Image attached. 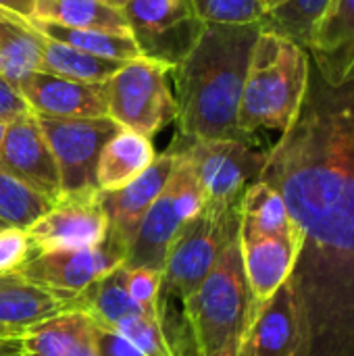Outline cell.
Wrapping results in <instances>:
<instances>
[{
  "label": "cell",
  "mask_w": 354,
  "mask_h": 356,
  "mask_svg": "<svg viewBox=\"0 0 354 356\" xmlns=\"http://www.w3.org/2000/svg\"><path fill=\"white\" fill-rule=\"evenodd\" d=\"M188 159L204 202L232 204L238 202L248 184L257 181L267 150H257L250 142L240 140H196L173 142Z\"/></svg>",
  "instance_id": "ba28073f"
},
{
  "label": "cell",
  "mask_w": 354,
  "mask_h": 356,
  "mask_svg": "<svg viewBox=\"0 0 354 356\" xmlns=\"http://www.w3.org/2000/svg\"><path fill=\"white\" fill-rule=\"evenodd\" d=\"M73 300L65 298L19 271L0 275V327L25 332L27 327L71 311Z\"/></svg>",
  "instance_id": "d6986e66"
},
{
  "label": "cell",
  "mask_w": 354,
  "mask_h": 356,
  "mask_svg": "<svg viewBox=\"0 0 354 356\" xmlns=\"http://www.w3.org/2000/svg\"><path fill=\"white\" fill-rule=\"evenodd\" d=\"M31 257V242L21 227L0 229V275L19 271Z\"/></svg>",
  "instance_id": "d6a6232c"
},
{
  "label": "cell",
  "mask_w": 354,
  "mask_h": 356,
  "mask_svg": "<svg viewBox=\"0 0 354 356\" xmlns=\"http://www.w3.org/2000/svg\"><path fill=\"white\" fill-rule=\"evenodd\" d=\"M259 179L303 232L292 280L307 356H354V79L330 86L311 63L300 113L267 150Z\"/></svg>",
  "instance_id": "6da1fadb"
},
{
  "label": "cell",
  "mask_w": 354,
  "mask_h": 356,
  "mask_svg": "<svg viewBox=\"0 0 354 356\" xmlns=\"http://www.w3.org/2000/svg\"><path fill=\"white\" fill-rule=\"evenodd\" d=\"M123 261L125 259L104 240L83 250L33 252L19 273L29 282L75 300L94 282L121 267Z\"/></svg>",
  "instance_id": "7c38bea8"
},
{
  "label": "cell",
  "mask_w": 354,
  "mask_h": 356,
  "mask_svg": "<svg viewBox=\"0 0 354 356\" xmlns=\"http://www.w3.org/2000/svg\"><path fill=\"white\" fill-rule=\"evenodd\" d=\"M307 50L330 86L354 79V0H330Z\"/></svg>",
  "instance_id": "e0dca14e"
},
{
  "label": "cell",
  "mask_w": 354,
  "mask_h": 356,
  "mask_svg": "<svg viewBox=\"0 0 354 356\" xmlns=\"http://www.w3.org/2000/svg\"><path fill=\"white\" fill-rule=\"evenodd\" d=\"M42 40L44 35L29 19L0 6V77L17 86L40 71Z\"/></svg>",
  "instance_id": "44dd1931"
},
{
  "label": "cell",
  "mask_w": 354,
  "mask_h": 356,
  "mask_svg": "<svg viewBox=\"0 0 354 356\" xmlns=\"http://www.w3.org/2000/svg\"><path fill=\"white\" fill-rule=\"evenodd\" d=\"M31 19L77 29L129 31L123 10L106 0H33Z\"/></svg>",
  "instance_id": "cb8c5ba5"
},
{
  "label": "cell",
  "mask_w": 354,
  "mask_h": 356,
  "mask_svg": "<svg viewBox=\"0 0 354 356\" xmlns=\"http://www.w3.org/2000/svg\"><path fill=\"white\" fill-rule=\"evenodd\" d=\"M238 236L240 200L232 204L204 202L200 213L182 225L169 250L163 271V288L184 302L202 284Z\"/></svg>",
  "instance_id": "5b68a950"
},
{
  "label": "cell",
  "mask_w": 354,
  "mask_h": 356,
  "mask_svg": "<svg viewBox=\"0 0 354 356\" xmlns=\"http://www.w3.org/2000/svg\"><path fill=\"white\" fill-rule=\"evenodd\" d=\"M144 58L177 67L202 31L192 0H129L123 8Z\"/></svg>",
  "instance_id": "9c48e42d"
},
{
  "label": "cell",
  "mask_w": 354,
  "mask_h": 356,
  "mask_svg": "<svg viewBox=\"0 0 354 356\" xmlns=\"http://www.w3.org/2000/svg\"><path fill=\"white\" fill-rule=\"evenodd\" d=\"M177 163V150L171 146L163 154H156L152 165L129 181L125 188L108 194H100V204L108 219L106 242L125 259L136 229L154 200L161 196ZM125 263V261H123Z\"/></svg>",
  "instance_id": "4fadbf2b"
},
{
  "label": "cell",
  "mask_w": 354,
  "mask_h": 356,
  "mask_svg": "<svg viewBox=\"0 0 354 356\" xmlns=\"http://www.w3.org/2000/svg\"><path fill=\"white\" fill-rule=\"evenodd\" d=\"M108 4H113V6H117V8H123L129 0H106Z\"/></svg>",
  "instance_id": "60d3db41"
},
{
  "label": "cell",
  "mask_w": 354,
  "mask_h": 356,
  "mask_svg": "<svg viewBox=\"0 0 354 356\" xmlns=\"http://www.w3.org/2000/svg\"><path fill=\"white\" fill-rule=\"evenodd\" d=\"M4 336H23V332L8 330V327H0V338H4Z\"/></svg>",
  "instance_id": "ab89813d"
},
{
  "label": "cell",
  "mask_w": 354,
  "mask_h": 356,
  "mask_svg": "<svg viewBox=\"0 0 354 356\" xmlns=\"http://www.w3.org/2000/svg\"><path fill=\"white\" fill-rule=\"evenodd\" d=\"M125 63L127 60H113V58H102V56L81 52L77 48H71V46H67L63 42H56V40H50L46 35L42 40L40 71L52 73V75H58V77H67V79H73V81L104 83Z\"/></svg>",
  "instance_id": "d4e9b609"
},
{
  "label": "cell",
  "mask_w": 354,
  "mask_h": 356,
  "mask_svg": "<svg viewBox=\"0 0 354 356\" xmlns=\"http://www.w3.org/2000/svg\"><path fill=\"white\" fill-rule=\"evenodd\" d=\"M259 31L261 23L202 25L198 40L173 69L177 88V140L250 142L240 131L238 113Z\"/></svg>",
  "instance_id": "7a4b0ae2"
},
{
  "label": "cell",
  "mask_w": 354,
  "mask_h": 356,
  "mask_svg": "<svg viewBox=\"0 0 354 356\" xmlns=\"http://www.w3.org/2000/svg\"><path fill=\"white\" fill-rule=\"evenodd\" d=\"M311 79L309 50L261 27L250 52L238 125L252 142L259 129L286 131L300 113Z\"/></svg>",
  "instance_id": "3957f363"
},
{
  "label": "cell",
  "mask_w": 354,
  "mask_h": 356,
  "mask_svg": "<svg viewBox=\"0 0 354 356\" xmlns=\"http://www.w3.org/2000/svg\"><path fill=\"white\" fill-rule=\"evenodd\" d=\"M27 113H31V111H29L27 102L23 100L21 92L17 90V86H13L4 77H0V121L10 123L17 117H23Z\"/></svg>",
  "instance_id": "836d02e7"
},
{
  "label": "cell",
  "mask_w": 354,
  "mask_h": 356,
  "mask_svg": "<svg viewBox=\"0 0 354 356\" xmlns=\"http://www.w3.org/2000/svg\"><path fill=\"white\" fill-rule=\"evenodd\" d=\"M257 315L240 242L234 240L202 284L184 300V325L198 355L221 356L248 342Z\"/></svg>",
  "instance_id": "277c9868"
},
{
  "label": "cell",
  "mask_w": 354,
  "mask_h": 356,
  "mask_svg": "<svg viewBox=\"0 0 354 356\" xmlns=\"http://www.w3.org/2000/svg\"><path fill=\"white\" fill-rule=\"evenodd\" d=\"M0 6L6 10H13L25 19L33 17V0H0Z\"/></svg>",
  "instance_id": "74e56055"
},
{
  "label": "cell",
  "mask_w": 354,
  "mask_h": 356,
  "mask_svg": "<svg viewBox=\"0 0 354 356\" xmlns=\"http://www.w3.org/2000/svg\"><path fill=\"white\" fill-rule=\"evenodd\" d=\"M69 356H98V348H96V336H94V327L75 344V348L71 350Z\"/></svg>",
  "instance_id": "8d00e7d4"
},
{
  "label": "cell",
  "mask_w": 354,
  "mask_h": 356,
  "mask_svg": "<svg viewBox=\"0 0 354 356\" xmlns=\"http://www.w3.org/2000/svg\"><path fill=\"white\" fill-rule=\"evenodd\" d=\"M202 23L217 25H250L261 23L267 4L265 0H192Z\"/></svg>",
  "instance_id": "4dcf8cb0"
},
{
  "label": "cell",
  "mask_w": 354,
  "mask_h": 356,
  "mask_svg": "<svg viewBox=\"0 0 354 356\" xmlns=\"http://www.w3.org/2000/svg\"><path fill=\"white\" fill-rule=\"evenodd\" d=\"M2 227H8V225H4V223H2V221H0V229H2Z\"/></svg>",
  "instance_id": "ee69618b"
},
{
  "label": "cell",
  "mask_w": 354,
  "mask_h": 356,
  "mask_svg": "<svg viewBox=\"0 0 354 356\" xmlns=\"http://www.w3.org/2000/svg\"><path fill=\"white\" fill-rule=\"evenodd\" d=\"M0 171L15 177L50 204L61 198L58 167L33 113L6 123L0 142Z\"/></svg>",
  "instance_id": "8fae6325"
},
{
  "label": "cell",
  "mask_w": 354,
  "mask_h": 356,
  "mask_svg": "<svg viewBox=\"0 0 354 356\" xmlns=\"http://www.w3.org/2000/svg\"><path fill=\"white\" fill-rule=\"evenodd\" d=\"M113 332L123 336L144 356H175L169 334L165 330V319L140 313L123 319Z\"/></svg>",
  "instance_id": "f546056e"
},
{
  "label": "cell",
  "mask_w": 354,
  "mask_h": 356,
  "mask_svg": "<svg viewBox=\"0 0 354 356\" xmlns=\"http://www.w3.org/2000/svg\"><path fill=\"white\" fill-rule=\"evenodd\" d=\"M33 252H65L98 246L106 240L108 219L100 194L90 198H58L27 229Z\"/></svg>",
  "instance_id": "30bf717a"
},
{
  "label": "cell",
  "mask_w": 354,
  "mask_h": 356,
  "mask_svg": "<svg viewBox=\"0 0 354 356\" xmlns=\"http://www.w3.org/2000/svg\"><path fill=\"white\" fill-rule=\"evenodd\" d=\"M248 342L252 356L309 355V323L292 275L259 311Z\"/></svg>",
  "instance_id": "5bb4252c"
},
{
  "label": "cell",
  "mask_w": 354,
  "mask_h": 356,
  "mask_svg": "<svg viewBox=\"0 0 354 356\" xmlns=\"http://www.w3.org/2000/svg\"><path fill=\"white\" fill-rule=\"evenodd\" d=\"M238 242L246 282L255 307L261 311L263 305L290 280L303 248V238L261 236L240 229Z\"/></svg>",
  "instance_id": "2e32d148"
},
{
  "label": "cell",
  "mask_w": 354,
  "mask_h": 356,
  "mask_svg": "<svg viewBox=\"0 0 354 356\" xmlns=\"http://www.w3.org/2000/svg\"><path fill=\"white\" fill-rule=\"evenodd\" d=\"M0 356H21V336L0 338Z\"/></svg>",
  "instance_id": "f35d334b"
},
{
  "label": "cell",
  "mask_w": 354,
  "mask_h": 356,
  "mask_svg": "<svg viewBox=\"0 0 354 356\" xmlns=\"http://www.w3.org/2000/svg\"><path fill=\"white\" fill-rule=\"evenodd\" d=\"M96 336V348L98 356H144L140 350H136L123 336H119L113 330H102L94 325Z\"/></svg>",
  "instance_id": "e575fe53"
},
{
  "label": "cell",
  "mask_w": 354,
  "mask_h": 356,
  "mask_svg": "<svg viewBox=\"0 0 354 356\" xmlns=\"http://www.w3.org/2000/svg\"><path fill=\"white\" fill-rule=\"evenodd\" d=\"M330 0H280L267 8L261 27L284 38L294 40L300 46H309L315 25L325 13Z\"/></svg>",
  "instance_id": "83f0119b"
},
{
  "label": "cell",
  "mask_w": 354,
  "mask_h": 356,
  "mask_svg": "<svg viewBox=\"0 0 354 356\" xmlns=\"http://www.w3.org/2000/svg\"><path fill=\"white\" fill-rule=\"evenodd\" d=\"M125 290L129 298L146 313L165 319V307L161 300L163 273L152 269H127L125 267Z\"/></svg>",
  "instance_id": "1f68e13d"
},
{
  "label": "cell",
  "mask_w": 354,
  "mask_h": 356,
  "mask_svg": "<svg viewBox=\"0 0 354 356\" xmlns=\"http://www.w3.org/2000/svg\"><path fill=\"white\" fill-rule=\"evenodd\" d=\"M240 229L261 236L303 238L282 194L263 179L248 184L240 198Z\"/></svg>",
  "instance_id": "7402d4cb"
},
{
  "label": "cell",
  "mask_w": 354,
  "mask_h": 356,
  "mask_svg": "<svg viewBox=\"0 0 354 356\" xmlns=\"http://www.w3.org/2000/svg\"><path fill=\"white\" fill-rule=\"evenodd\" d=\"M17 90L33 115L54 119H90L106 115L104 83H83L33 71L17 83Z\"/></svg>",
  "instance_id": "9a60e30c"
},
{
  "label": "cell",
  "mask_w": 354,
  "mask_h": 356,
  "mask_svg": "<svg viewBox=\"0 0 354 356\" xmlns=\"http://www.w3.org/2000/svg\"><path fill=\"white\" fill-rule=\"evenodd\" d=\"M280 0H265V4H267V8H271L273 4H277Z\"/></svg>",
  "instance_id": "7bdbcfd3"
},
{
  "label": "cell",
  "mask_w": 354,
  "mask_h": 356,
  "mask_svg": "<svg viewBox=\"0 0 354 356\" xmlns=\"http://www.w3.org/2000/svg\"><path fill=\"white\" fill-rule=\"evenodd\" d=\"M186 221L188 217L179 204L175 188L171 181H167L161 196L154 200V204L148 209V213L140 221L136 236L129 244L123 267L152 269V271L163 273L169 250Z\"/></svg>",
  "instance_id": "ac0fdd59"
},
{
  "label": "cell",
  "mask_w": 354,
  "mask_h": 356,
  "mask_svg": "<svg viewBox=\"0 0 354 356\" xmlns=\"http://www.w3.org/2000/svg\"><path fill=\"white\" fill-rule=\"evenodd\" d=\"M71 311H81L96 327L115 330L123 319L144 313L125 290V267H117L108 275L86 288L71 305ZM154 317V315H152Z\"/></svg>",
  "instance_id": "603a6c76"
},
{
  "label": "cell",
  "mask_w": 354,
  "mask_h": 356,
  "mask_svg": "<svg viewBox=\"0 0 354 356\" xmlns=\"http://www.w3.org/2000/svg\"><path fill=\"white\" fill-rule=\"evenodd\" d=\"M29 21L46 38L63 42L71 48H77V50L94 54V56L113 58V60H134V58L142 56V52L129 31L77 29V27H65V25H56V23L35 21V19H29Z\"/></svg>",
  "instance_id": "484cf974"
},
{
  "label": "cell",
  "mask_w": 354,
  "mask_h": 356,
  "mask_svg": "<svg viewBox=\"0 0 354 356\" xmlns=\"http://www.w3.org/2000/svg\"><path fill=\"white\" fill-rule=\"evenodd\" d=\"M61 175V198L98 196L96 167L104 144L121 129L108 115L90 119H54L35 115Z\"/></svg>",
  "instance_id": "52a82bcc"
},
{
  "label": "cell",
  "mask_w": 354,
  "mask_h": 356,
  "mask_svg": "<svg viewBox=\"0 0 354 356\" xmlns=\"http://www.w3.org/2000/svg\"><path fill=\"white\" fill-rule=\"evenodd\" d=\"M171 71L173 67L144 56L127 60L104 81L106 115L125 129L156 136L177 119V102L167 81Z\"/></svg>",
  "instance_id": "8992f818"
},
{
  "label": "cell",
  "mask_w": 354,
  "mask_h": 356,
  "mask_svg": "<svg viewBox=\"0 0 354 356\" xmlns=\"http://www.w3.org/2000/svg\"><path fill=\"white\" fill-rule=\"evenodd\" d=\"M4 129H6V123L0 121V142H2V136H4Z\"/></svg>",
  "instance_id": "b9f144b4"
},
{
  "label": "cell",
  "mask_w": 354,
  "mask_h": 356,
  "mask_svg": "<svg viewBox=\"0 0 354 356\" xmlns=\"http://www.w3.org/2000/svg\"><path fill=\"white\" fill-rule=\"evenodd\" d=\"M171 340V338H169ZM171 346L175 350V356H200L196 353L194 344H192V338L186 330V325H179V334L171 340ZM221 356H252V348H250V342H246L240 350L236 353H230V355H221Z\"/></svg>",
  "instance_id": "d590c367"
},
{
  "label": "cell",
  "mask_w": 354,
  "mask_h": 356,
  "mask_svg": "<svg viewBox=\"0 0 354 356\" xmlns=\"http://www.w3.org/2000/svg\"><path fill=\"white\" fill-rule=\"evenodd\" d=\"M50 209V202L0 171V221L8 227L27 229Z\"/></svg>",
  "instance_id": "f1b7e54d"
},
{
  "label": "cell",
  "mask_w": 354,
  "mask_h": 356,
  "mask_svg": "<svg viewBox=\"0 0 354 356\" xmlns=\"http://www.w3.org/2000/svg\"><path fill=\"white\" fill-rule=\"evenodd\" d=\"M156 150L152 140L121 127L102 148L98 167H96V188L100 194L117 192L142 175L152 161Z\"/></svg>",
  "instance_id": "ffe728a7"
},
{
  "label": "cell",
  "mask_w": 354,
  "mask_h": 356,
  "mask_svg": "<svg viewBox=\"0 0 354 356\" xmlns=\"http://www.w3.org/2000/svg\"><path fill=\"white\" fill-rule=\"evenodd\" d=\"M92 327L81 311H65L23 332L21 356H69Z\"/></svg>",
  "instance_id": "4316f807"
}]
</instances>
